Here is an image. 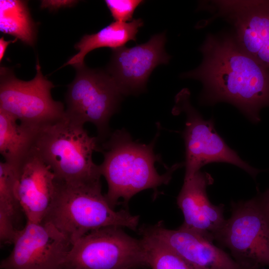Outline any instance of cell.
Instances as JSON below:
<instances>
[{
	"label": "cell",
	"mask_w": 269,
	"mask_h": 269,
	"mask_svg": "<svg viewBox=\"0 0 269 269\" xmlns=\"http://www.w3.org/2000/svg\"><path fill=\"white\" fill-rule=\"evenodd\" d=\"M55 175L32 150L17 167L16 192L27 221L42 222L51 204Z\"/></svg>",
	"instance_id": "5bb4252c"
},
{
	"label": "cell",
	"mask_w": 269,
	"mask_h": 269,
	"mask_svg": "<svg viewBox=\"0 0 269 269\" xmlns=\"http://www.w3.org/2000/svg\"><path fill=\"white\" fill-rule=\"evenodd\" d=\"M36 74L28 81L17 78L12 70L0 68V109L25 127L40 130L65 118L63 104L53 99L54 87L41 70L38 59Z\"/></svg>",
	"instance_id": "52a82bcc"
},
{
	"label": "cell",
	"mask_w": 269,
	"mask_h": 269,
	"mask_svg": "<svg viewBox=\"0 0 269 269\" xmlns=\"http://www.w3.org/2000/svg\"><path fill=\"white\" fill-rule=\"evenodd\" d=\"M256 197L269 223V188L263 194Z\"/></svg>",
	"instance_id": "cb8c5ba5"
},
{
	"label": "cell",
	"mask_w": 269,
	"mask_h": 269,
	"mask_svg": "<svg viewBox=\"0 0 269 269\" xmlns=\"http://www.w3.org/2000/svg\"><path fill=\"white\" fill-rule=\"evenodd\" d=\"M17 168L5 162H0V210L15 222L21 211L16 192Z\"/></svg>",
	"instance_id": "ffe728a7"
},
{
	"label": "cell",
	"mask_w": 269,
	"mask_h": 269,
	"mask_svg": "<svg viewBox=\"0 0 269 269\" xmlns=\"http://www.w3.org/2000/svg\"><path fill=\"white\" fill-rule=\"evenodd\" d=\"M166 40L165 33H161L152 35L145 43L112 49L106 71L124 96L145 90L154 68L169 62L170 56L164 49Z\"/></svg>",
	"instance_id": "7c38bea8"
},
{
	"label": "cell",
	"mask_w": 269,
	"mask_h": 269,
	"mask_svg": "<svg viewBox=\"0 0 269 269\" xmlns=\"http://www.w3.org/2000/svg\"><path fill=\"white\" fill-rule=\"evenodd\" d=\"M172 113L185 114V129L182 133L185 147V173L184 180L191 178L205 165L225 162L245 170L253 178L262 171L242 159L216 132L213 119L204 120L190 102L188 89L181 90L176 96Z\"/></svg>",
	"instance_id": "ba28073f"
},
{
	"label": "cell",
	"mask_w": 269,
	"mask_h": 269,
	"mask_svg": "<svg viewBox=\"0 0 269 269\" xmlns=\"http://www.w3.org/2000/svg\"><path fill=\"white\" fill-rule=\"evenodd\" d=\"M0 31L11 35L29 46L36 42L37 30L23 0H0Z\"/></svg>",
	"instance_id": "ac0fdd59"
},
{
	"label": "cell",
	"mask_w": 269,
	"mask_h": 269,
	"mask_svg": "<svg viewBox=\"0 0 269 269\" xmlns=\"http://www.w3.org/2000/svg\"><path fill=\"white\" fill-rule=\"evenodd\" d=\"M143 24L141 18L134 19L129 22L113 21L97 33L84 35L75 45L79 52L64 66L74 67L84 63L85 56L97 48L109 47L114 49L125 46L130 41H135L138 30Z\"/></svg>",
	"instance_id": "2e32d148"
},
{
	"label": "cell",
	"mask_w": 269,
	"mask_h": 269,
	"mask_svg": "<svg viewBox=\"0 0 269 269\" xmlns=\"http://www.w3.org/2000/svg\"><path fill=\"white\" fill-rule=\"evenodd\" d=\"M19 230L14 227L13 220L7 214L0 210V242L1 246L13 244Z\"/></svg>",
	"instance_id": "7402d4cb"
},
{
	"label": "cell",
	"mask_w": 269,
	"mask_h": 269,
	"mask_svg": "<svg viewBox=\"0 0 269 269\" xmlns=\"http://www.w3.org/2000/svg\"><path fill=\"white\" fill-rule=\"evenodd\" d=\"M76 1L73 0H44L41 2L42 7H49L51 9L59 7L70 6L74 5Z\"/></svg>",
	"instance_id": "603a6c76"
},
{
	"label": "cell",
	"mask_w": 269,
	"mask_h": 269,
	"mask_svg": "<svg viewBox=\"0 0 269 269\" xmlns=\"http://www.w3.org/2000/svg\"><path fill=\"white\" fill-rule=\"evenodd\" d=\"M199 7L212 12L210 20L221 17L229 22L241 49L269 69V0L206 1Z\"/></svg>",
	"instance_id": "30bf717a"
},
{
	"label": "cell",
	"mask_w": 269,
	"mask_h": 269,
	"mask_svg": "<svg viewBox=\"0 0 269 269\" xmlns=\"http://www.w3.org/2000/svg\"><path fill=\"white\" fill-rule=\"evenodd\" d=\"M100 143L84 126L65 117L41 129L32 150L50 167L57 180L86 182L100 179L99 165L92 158L94 152L101 151Z\"/></svg>",
	"instance_id": "277c9868"
},
{
	"label": "cell",
	"mask_w": 269,
	"mask_h": 269,
	"mask_svg": "<svg viewBox=\"0 0 269 269\" xmlns=\"http://www.w3.org/2000/svg\"><path fill=\"white\" fill-rule=\"evenodd\" d=\"M199 50L201 64L180 77L202 83L200 102L229 103L259 122L261 110L269 106V69L244 52L232 32L208 34Z\"/></svg>",
	"instance_id": "6da1fadb"
},
{
	"label": "cell",
	"mask_w": 269,
	"mask_h": 269,
	"mask_svg": "<svg viewBox=\"0 0 269 269\" xmlns=\"http://www.w3.org/2000/svg\"><path fill=\"white\" fill-rule=\"evenodd\" d=\"M39 131L0 109V153L4 162L17 168L32 150Z\"/></svg>",
	"instance_id": "e0dca14e"
},
{
	"label": "cell",
	"mask_w": 269,
	"mask_h": 269,
	"mask_svg": "<svg viewBox=\"0 0 269 269\" xmlns=\"http://www.w3.org/2000/svg\"><path fill=\"white\" fill-rule=\"evenodd\" d=\"M211 175L200 170L184 180L177 197L184 221L180 228L196 233L213 242L226 222L224 205H215L209 200L207 187L213 183Z\"/></svg>",
	"instance_id": "4fadbf2b"
},
{
	"label": "cell",
	"mask_w": 269,
	"mask_h": 269,
	"mask_svg": "<svg viewBox=\"0 0 269 269\" xmlns=\"http://www.w3.org/2000/svg\"><path fill=\"white\" fill-rule=\"evenodd\" d=\"M0 269H61L71 242L51 224L26 222Z\"/></svg>",
	"instance_id": "8fae6325"
},
{
	"label": "cell",
	"mask_w": 269,
	"mask_h": 269,
	"mask_svg": "<svg viewBox=\"0 0 269 269\" xmlns=\"http://www.w3.org/2000/svg\"><path fill=\"white\" fill-rule=\"evenodd\" d=\"M74 67L76 76L65 95V117L83 126L92 123L102 143L111 134L110 120L119 110L124 95L106 70L91 69L85 63Z\"/></svg>",
	"instance_id": "5b68a950"
},
{
	"label": "cell",
	"mask_w": 269,
	"mask_h": 269,
	"mask_svg": "<svg viewBox=\"0 0 269 269\" xmlns=\"http://www.w3.org/2000/svg\"><path fill=\"white\" fill-rule=\"evenodd\" d=\"M139 232L149 268L151 269H199L142 227L139 229Z\"/></svg>",
	"instance_id": "d6986e66"
},
{
	"label": "cell",
	"mask_w": 269,
	"mask_h": 269,
	"mask_svg": "<svg viewBox=\"0 0 269 269\" xmlns=\"http://www.w3.org/2000/svg\"><path fill=\"white\" fill-rule=\"evenodd\" d=\"M142 227L199 269H243L227 253L196 233L180 227L168 229L162 222Z\"/></svg>",
	"instance_id": "9a60e30c"
},
{
	"label": "cell",
	"mask_w": 269,
	"mask_h": 269,
	"mask_svg": "<svg viewBox=\"0 0 269 269\" xmlns=\"http://www.w3.org/2000/svg\"><path fill=\"white\" fill-rule=\"evenodd\" d=\"M144 2L141 0H105L114 19L120 22L132 21L135 10Z\"/></svg>",
	"instance_id": "44dd1931"
},
{
	"label": "cell",
	"mask_w": 269,
	"mask_h": 269,
	"mask_svg": "<svg viewBox=\"0 0 269 269\" xmlns=\"http://www.w3.org/2000/svg\"><path fill=\"white\" fill-rule=\"evenodd\" d=\"M42 221L53 225L73 245L88 233L104 227L135 231L139 216L126 209L115 211L102 193L100 179L70 183L56 179L52 201Z\"/></svg>",
	"instance_id": "3957f363"
},
{
	"label": "cell",
	"mask_w": 269,
	"mask_h": 269,
	"mask_svg": "<svg viewBox=\"0 0 269 269\" xmlns=\"http://www.w3.org/2000/svg\"><path fill=\"white\" fill-rule=\"evenodd\" d=\"M17 39H15L14 40L6 41L4 39L3 37L0 38V60L1 61L3 56L4 55L6 48L9 44L11 42H13L16 41Z\"/></svg>",
	"instance_id": "d4e9b609"
},
{
	"label": "cell",
	"mask_w": 269,
	"mask_h": 269,
	"mask_svg": "<svg viewBox=\"0 0 269 269\" xmlns=\"http://www.w3.org/2000/svg\"><path fill=\"white\" fill-rule=\"evenodd\" d=\"M231 204V217L215 240L243 269L269 267V223L257 198Z\"/></svg>",
	"instance_id": "9c48e42d"
},
{
	"label": "cell",
	"mask_w": 269,
	"mask_h": 269,
	"mask_svg": "<svg viewBox=\"0 0 269 269\" xmlns=\"http://www.w3.org/2000/svg\"><path fill=\"white\" fill-rule=\"evenodd\" d=\"M158 133L148 144L133 140L125 130H117L101 144L104 160L99 165L101 175L106 180L108 190L105 197L114 209L120 198L126 205L137 193L147 189L156 190L167 184L173 172L184 162L176 163L163 174H159L154 164L160 157L154 151Z\"/></svg>",
	"instance_id": "7a4b0ae2"
},
{
	"label": "cell",
	"mask_w": 269,
	"mask_h": 269,
	"mask_svg": "<svg viewBox=\"0 0 269 269\" xmlns=\"http://www.w3.org/2000/svg\"><path fill=\"white\" fill-rule=\"evenodd\" d=\"M149 268L142 242L109 226L93 230L75 242L61 269H141Z\"/></svg>",
	"instance_id": "8992f818"
}]
</instances>
